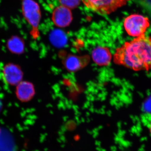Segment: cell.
<instances>
[{
  "label": "cell",
  "mask_w": 151,
  "mask_h": 151,
  "mask_svg": "<svg viewBox=\"0 0 151 151\" xmlns=\"http://www.w3.org/2000/svg\"><path fill=\"white\" fill-rule=\"evenodd\" d=\"M116 64L135 70L151 69V37L142 36L127 42L116 50Z\"/></svg>",
  "instance_id": "1"
},
{
  "label": "cell",
  "mask_w": 151,
  "mask_h": 151,
  "mask_svg": "<svg viewBox=\"0 0 151 151\" xmlns=\"http://www.w3.org/2000/svg\"><path fill=\"white\" fill-rule=\"evenodd\" d=\"M22 11L25 19L31 27L30 35L34 39L40 36L39 27L41 13L39 6L34 0H22Z\"/></svg>",
  "instance_id": "2"
},
{
  "label": "cell",
  "mask_w": 151,
  "mask_h": 151,
  "mask_svg": "<svg viewBox=\"0 0 151 151\" xmlns=\"http://www.w3.org/2000/svg\"><path fill=\"white\" fill-rule=\"evenodd\" d=\"M124 27L129 35L137 37L145 35V33L150 27L148 18L138 14L131 15L125 19Z\"/></svg>",
  "instance_id": "3"
},
{
  "label": "cell",
  "mask_w": 151,
  "mask_h": 151,
  "mask_svg": "<svg viewBox=\"0 0 151 151\" xmlns=\"http://www.w3.org/2000/svg\"><path fill=\"white\" fill-rule=\"evenodd\" d=\"M129 0H81L87 8L101 14H108L125 5Z\"/></svg>",
  "instance_id": "4"
},
{
  "label": "cell",
  "mask_w": 151,
  "mask_h": 151,
  "mask_svg": "<svg viewBox=\"0 0 151 151\" xmlns=\"http://www.w3.org/2000/svg\"><path fill=\"white\" fill-rule=\"evenodd\" d=\"M52 20L58 27H67L72 20V15L70 9L62 5L57 7L52 12Z\"/></svg>",
  "instance_id": "5"
},
{
  "label": "cell",
  "mask_w": 151,
  "mask_h": 151,
  "mask_svg": "<svg viewBox=\"0 0 151 151\" xmlns=\"http://www.w3.org/2000/svg\"><path fill=\"white\" fill-rule=\"evenodd\" d=\"M89 61V58L87 55L68 54L63 60V63L66 70L70 72H76L85 67Z\"/></svg>",
  "instance_id": "6"
},
{
  "label": "cell",
  "mask_w": 151,
  "mask_h": 151,
  "mask_svg": "<svg viewBox=\"0 0 151 151\" xmlns=\"http://www.w3.org/2000/svg\"><path fill=\"white\" fill-rule=\"evenodd\" d=\"M91 57L94 63L99 66L110 64L112 56L109 48L106 47L98 46L92 50Z\"/></svg>",
  "instance_id": "7"
},
{
  "label": "cell",
  "mask_w": 151,
  "mask_h": 151,
  "mask_svg": "<svg viewBox=\"0 0 151 151\" xmlns=\"http://www.w3.org/2000/svg\"><path fill=\"white\" fill-rule=\"evenodd\" d=\"M17 147L10 132L2 129L0 136V151H18Z\"/></svg>",
  "instance_id": "8"
},
{
  "label": "cell",
  "mask_w": 151,
  "mask_h": 151,
  "mask_svg": "<svg viewBox=\"0 0 151 151\" xmlns=\"http://www.w3.org/2000/svg\"><path fill=\"white\" fill-rule=\"evenodd\" d=\"M35 94L34 87L29 82H22L19 84L17 88V95L21 101H27L30 100Z\"/></svg>",
  "instance_id": "9"
},
{
  "label": "cell",
  "mask_w": 151,
  "mask_h": 151,
  "mask_svg": "<svg viewBox=\"0 0 151 151\" xmlns=\"http://www.w3.org/2000/svg\"><path fill=\"white\" fill-rule=\"evenodd\" d=\"M4 75L6 81L10 84H18L22 78L21 70L14 65L6 66L4 70Z\"/></svg>",
  "instance_id": "10"
},
{
  "label": "cell",
  "mask_w": 151,
  "mask_h": 151,
  "mask_svg": "<svg viewBox=\"0 0 151 151\" xmlns=\"http://www.w3.org/2000/svg\"><path fill=\"white\" fill-rule=\"evenodd\" d=\"M67 38L65 35L60 31H55L50 36L52 44L58 47H62L66 44Z\"/></svg>",
  "instance_id": "11"
},
{
  "label": "cell",
  "mask_w": 151,
  "mask_h": 151,
  "mask_svg": "<svg viewBox=\"0 0 151 151\" xmlns=\"http://www.w3.org/2000/svg\"><path fill=\"white\" fill-rule=\"evenodd\" d=\"M61 5L69 9L75 8L79 5L80 0H59Z\"/></svg>",
  "instance_id": "12"
},
{
  "label": "cell",
  "mask_w": 151,
  "mask_h": 151,
  "mask_svg": "<svg viewBox=\"0 0 151 151\" xmlns=\"http://www.w3.org/2000/svg\"><path fill=\"white\" fill-rule=\"evenodd\" d=\"M142 120L143 124L147 127L151 134V115L144 114L142 116Z\"/></svg>",
  "instance_id": "13"
},
{
  "label": "cell",
  "mask_w": 151,
  "mask_h": 151,
  "mask_svg": "<svg viewBox=\"0 0 151 151\" xmlns=\"http://www.w3.org/2000/svg\"><path fill=\"white\" fill-rule=\"evenodd\" d=\"M2 129L0 128V136H1V134Z\"/></svg>",
  "instance_id": "14"
}]
</instances>
